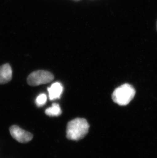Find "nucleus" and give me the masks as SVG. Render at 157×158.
<instances>
[{"mask_svg": "<svg viewBox=\"0 0 157 158\" xmlns=\"http://www.w3.org/2000/svg\"><path fill=\"white\" fill-rule=\"evenodd\" d=\"M135 94L134 88L130 84H125L115 89L112 98L115 103L119 106H127L134 98Z\"/></svg>", "mask_w": 157, "mask_h": 158, "instance_id": "f03ea898", "label": "nucleus"}, {"mask_svg": "<svg viewBox=\"0 0 157 158\" xmlns=\"http://www.w3.org/2000/svg\"><path fill=\"white\" fill-rule=\"evenodd\" d=\"M45 112L46 115L50 117L58 116L62 113L59 105L56 103H53L52 106L46 109Z\"/></svg>", "mask_w": 157, "mask_h": 158, "instance_id": "0eeeda50", "label": "nucleus"}, {"mask_svg": "<svg viewBox=\"0 0 157 158\" xmlns=\"http://www.w3.org/2000/svg\"><path fill=\"white\" fill-rule=\"evenodd\" d=\"M12 71L8 64L0 66V85L7 84L12 79Z\"/></svg>", "mask_w": 157, "mask_h": 158, "instance_id": "39448f33", "label": "nucleus"}, {"mask_svg": "<svg viewBox=\"0 0 157 158\" xmlns=\"http://www.w3.org/2000/svg\"><path fill=\"white\" fill-rule=\"evenodd\" d=\"M63 88L62 85L59 82H55L52 84L50 88H47V91L49 92V98L50 100H55L59 98Z\"/></svg>", "mask_w": 157, "mask_h": 158, "instance_id": "423d86ee", "label": "nucleus"}, {"mask_svg": "<svg viewBox=\"0 0 157 158\" xmlns=\"http://www.w3.org/2000/svg\"><path fill=\"white\" fill-rule=\"evenodd\" d=\"M47 97L45 94H41L39 95L36 99L35 103L37 106H42L45 105L46 102Z\"/></svg>", "mask_w": 157, "mask_h": 158, "instance_id": "6e6552de", "label": "nucleus"}, {"mask_svg": "<svg viewBox=\"0 0 157 158\" xmlns=\"http://www.w3.org/2000/svg\"><path fill=\"white\" fill-rule=\"evenodd\" d=\"M156 26H157V24H156Z\"/></svg>", "mask_w": 157, "mask_h": 158, "instance_id": "1a4fd4ad", "label": "nucleus"}, {"mask_svg": "<svg viewBox=\"0 0 157 158\" xmlns=\"http://www.w3.org/2000/svg\"><path fill=\"white\" fill-rule=\"evenodd\" d=\"M10 133L14 139L19 143H25L31 140L32 134L20 128L18 125H12L10 127Z\"/></svg>", "mask_w": 157, "mask_h": 158, "instance_id": "20e7f679", "label": "nucleus"}, {"mask_svg": "<svg viewBox=\"0 0 157 158\" xmlns=\"http://www.w3.org/2000/svg\"><path fill=\"white\" fill-rule=\"evenodd\" d=\"M89 128V124L86 119L80 118L74 119L67 125V138L71 140H79L87 134Z\"/></svg>", "mask_w": 157, "mask_h": 158, "instance_id": "f257e3e1", "label": "nucleus"}, {"mask_svg": "<svg viewBox=\"0 0 157 158\" xmlns=\"http://www.w3.org/2000/svg\"><path fill=\"white\" fill-rule=\"evenodd\" d=\"M53 75L50 72L45 70L36 71L31 73L27 78V82L31 86L50 83L54 79Z\"/></svg>", "mask_w": 157, "mask_h": 158, "instance_id": "7ed1b4c3", "label": "nucleus"}]
</instances>
